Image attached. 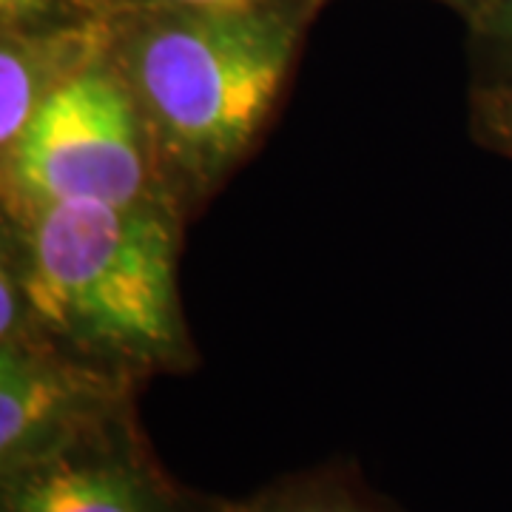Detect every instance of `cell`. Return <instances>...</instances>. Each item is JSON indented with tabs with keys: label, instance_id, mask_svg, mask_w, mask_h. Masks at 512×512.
<instances>
[{
	"label": "cell",
	"instance_id": "1",
	"mask_svg": "<svg viewBox=\"0 0 512 512\" xmlns=\"http://www.w3.org/2000/svg\"><path fill=\"white\" fill-rule=\"evenodd\" d=\"M328 0L111 12V55L188 222L262 146Z\"/></svg>",
	"mask_w": 512,
	"mask_h": 512
},
{
	"label": "cell",
	"instance_id": "2",
	"mask_svg": "<svg viewBox=\"0 0 512 512\" xmlns=\"http://www.w3.org/2000/svg\"><path fill=\"white\" fill-rule=\"evenodd\" d=\"M183 214L171 205H49L0 217L49 336L140 384L197 367L180 299Z\"/></svg>",
	"mask_w": 512,
	"mask_h": 512
},
{
	"label": "cell",
	"instance_id": "3",
	"mask_svg": "<svg viewBox=\"0 0 512 512\" xmlns=\"http://www.w3.org/2000/svg\"><path fill=\"white\" fill-rule=\"evenodd\" d=\"M72 202L177 208L111 46L0 151V217L23 220Z\"/></svg>",
	"mask_w": 512,
	"mask_h": 512
},
{
	"label": "cell",
	"instance_id": "4",
	"mask_svg": "<svg viewBox=\"0 0 512 512\" xmlns=\"http://www.w3.org/2000/svg\"><path fill=\"white\" fill-rule=\"evenodd\" d=\"M214 498L165 470L137 404L0 476V512H211Z\"/></svg>",
	"mask_w": 512,
	"mask_h": 512
},
{
	"label": "cell",
	"instance_id": "5",
	"mask_svg": "<svg viewBox=\"0 0 512 512\" xmlns=\"http://www.w3.org/2000/svg\"><path fill=\"white\" fill-rule=\"evenodd\" d=\"M143 387L55 339L0 345V476L137 404Z\"/></svg>",
	"mask_w": 512,
	"mask_h": 512
},
{
	"label": "cell",
	"instance_id": "6",
	"mask_svg": "<svg viewBox=\"0 0 512 512\" xmlns=\"http://www.w3.org/2000/svg\"><path fill=\"white\" fill-rule=\"evenodd\" d=\"M111 46V12L92 23L46 32H0V151L72 77Z\"/></svg>",
	"mask_w": 512,
	"mask_h": 512
},
{
	"label": "cell",
	"instance_id": "7",
	"mask_svg": "<svg viewBox=\"0 0 512 512\" xmlns=\"http://www.w3.org/2000/svg\"><path fill=\"white\" fill-rule=\"evenodd\" d=\"M211 512H404L373 490L350 461H328L259 487L242 498H214Z\"/></svg>",
	"mask_w": 512,
	"mask_h": 512
},
{
	"label": "cell",
	"instance_id": "8",
	"mask_svg": "<svg viewBox=\"0 0 512 512\" xmlns=\"http://www.w3.org/2000/svg\"><path fill=\"white\" fill-rule=\"evenodd\" d=\"M473 83L512 80V0H481L467 18Z\"/></svg>",
	"mask_w": 512,
	"mask_h": 512
},
{
	"label": "cell",
	"instance_id": "9",
	"mask_svg": "<svg viewBox=\"0 0 512 512\" xmlns=\"http://www.w3.org/2000/svg\"><path fill=\"white\" fill-rule=\"evenodd\" d=\"M100 0H0V32H46L106 18Z\"/></svg>",
	"mask_w": 512,
	"mask_h": 512
},
{
	"label": "cell",
	"instance_id": "10",
	"mask_svg": "<svg viewBox=\"0 0 512 512\" xmlns=\"http://www.w3.org/2000/svg\"><path fill=\"white\" fill-rule=\"evenodd\" d=\"M467 123L478 146L512 160V80L473 83Z\"/></svg>",
	"mask_w": 512,
	"mask_h": 512
},
{
	"label": "cell",
	"instance_id": "11",
	"mask_svg": "<svg viewBox=\"0 0 512 512\" xmlns=\"http://www.w3.org/2000/svg\"><path fill=\"white\" fill-rule=\"evenodd\" d=\"M111 12L120 9H168V6H239L251 0H100Z\"/></svg>",
	"mask_w": 512,
	"mask_h": 512
},
{
	"label": "cell",
	"instance_id": "12",
	"mask_svg": "<svg viewBox=\"0 0 512 512\" xmlns=\"http://www.w3.org/2000/svg\"><path fill=\"white\" fill-rule=\"evenodd\" d=\"M439 3H444V6H450V9H456L458 15L467 20V18H470V12L476 9L481 0H439Z\"/></svg>",
	"mask_w": 512,
	"mask_h": 512
}]
</instances>
